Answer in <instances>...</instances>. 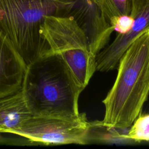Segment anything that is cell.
Returning <instances> with one entry per match:
<instances>
[{"label":"cell","mask_w":149,"mask_h":149,"mask_svg":"<svg viewBox=\"0 0 149 149\" xmlns=\"http://www.w3.org/2000/svg\"><path fill=\"white\" fill-rule=\"evenodd\" d=\"M115 82L102 103L108 128L127 129L141 113L149 94V30L127 48L118 64Z\"/></svg>","instance_id":"cell-1"},{"label":"cell","mask_w":149,"mask_h":149,"mask_svg":"<svg viewBox=\"0 0 149 149\" xmlns=\"http://www.w3.org/2000/svg\"><path fill=\"white\" fill-rule=\"evenodd\" d=\"M21 90L32 116L65 118L80 113V93L63 61L55 54L27 65Z\"/></svg>","instance_id":"cell-2"},{"label":"cell","mask_w":149,"mask_h":149,"mask_svg":"<svg viewBox=\"0 0 149 149\" xmlns=\"http://www.w3.org/2000/svg\"><path fill=\"white\" fill-rule=\"evenodd\" d=\"M75 0H0V30L28 65L50 54L42 33L47 16H67Z\"/></svg>","instance_id":"cell-3"},{"label":"cell","mask_w":149,"mask_h":149,"mask_svg":"<svg viewBox=\"0 0 149 149\" xmlns=\"http://www.w3.org/2000/svg\"><path fill=\"white\" fill-rule=\"evenodd\" d=\"M42 33L49 46L50 54L63 61L81 93L96 71V55L85 32L73 16L51 15L45 17Z\"/></svg>","instance_id":"cell-4"},{"label":"cell","mask_w":149,"mask_h":149,"mask_svg":"<svg viewBox=\"0 0 149 149\" xmlns=\"http://www.w3.org/2000/svg\"><path fill=\"white\" fill-rule=\"evenodd\" d=\"M92 123L85 113L65 117L31 116L11 134L28 139L34 145L89 143Z\"/></svg>","instance_id":"cell-5"},{"label":"cell","mask_w":149,"mask_h":149,"mask_svg":"<svg viewBox=\"0 0 149 149\" xmlns=\"http://www.w3.org/2000/svg\"><path fill=\"white\" fill-rule=\"evenodd\" d=\"M129 15L133 20L131 29L126 33H118L114 40L96 55V70L108 72L116 68L129 45L149 30V0H132Z\"/></svg>","instance_id":"cell-6"},{"label":"cell","mask_w":149,"mask_h":149,"mask_svg":"<svg viewBox=\"0 0 149 149\" xmlns=\"http://www.w3.org/2000/svg\"><path fill=\"white\" fill-rule=\"evenodd\" d=\"M26 66L13 44L0 30V98L21 89Z\"/></svg>","instance_id":"cell-7"},{"label":"cell","mask_w":149,"mask_h":149,"mask_svg":"<svg viewBox=\"0 0 149 149\" xmlns=\"http://www.w3.org/2000/svg\"><path fill=\"white\" fill-rule=\"evenodd\" d=\"M75 15L77 17L74 18L85 32L91 49L96 55L108 43L113 29L94 4L92 8L90 5L86 6Z\"/></svg>","instance_id":"cell-8"},{"label":"cell","mask_w":149,"mask_h":149,"mask_svg":"<svg viewBox=\"0 0 149 149\" xmlns=\"http://www.w3.org/2000/svg\"><path fill=\"white\" fill-rule=\"evenodd\" d=\"M31 116L21 89L0 98L1 133H11Z\"/></svg>","instance_id":"cell-9"},{"label":"cell","mask_w":149,"mask_h":149,"mask_svg":"<svg viewBox=\"0 0 149 149\" xmlns=\"http://www.w3.org/2000/svg\"><path fill=\"white\" fill-rule=\"evenodd\" d=\"M109 23L113 18L129 15L132 0H90Z\"/></svg>","instance_id":"cell-10"},{"label":"cell","mask_w":149,"mask_h":149,"mask_svg":"<svg viewBox=\"0 0 149 149\" xmlns=\"http://www.w3.org/2000/svg\"><path fill=\"white\" fill-rule=\"evenodd\" d=\"M124 141H149V113L141 114L136 118L126 134H120Z\"/></svg>","instance_id":"cell-11"},{"label":"cell","mask_w":149,"mask_h":149,"mask_svg":"<svg viewBox=\"0 0 149 149\" xmlns=\"http://www.w3.org/2000/svg\"><path fill=\"white\" fill-rule=\"evenodd\" d=\"M133 22V19L130 15H125L112 19L109 22V24L118 33L123 34L131 29Z\"/></svg>","instance_id":"cell-12"}]
</instances>
